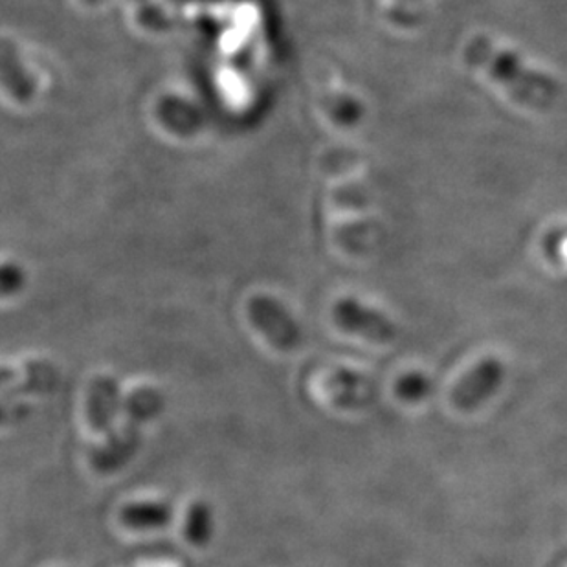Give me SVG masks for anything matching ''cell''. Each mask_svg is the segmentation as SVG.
I'll return each mask as SVG.
<instances>
[{
    "instance_id": "6",
    "label": "cell",
    "mask_w": 567,
    "mask_h": 567,
    "mask_svg": "<svg viewBox=\"0 0 567 567\" xmlns=\"http://www.w3.org/2000/svg\"><path fill=\"white\" fill-rule=\"evenodd\" d=\"M120 519L127 529L161 530L172 524L173 507L167 502H133L120 511Z\"/></svg>"
},
{
    "instance_id": "5",
    "label": "cell",
    "mask_w": 567,
    "mask_h": 567,
    "mask_svg": "<svg viewBox=\"0 0 567 567\" xmlns=\"http://www.w3.org/2000/svg\"><path fill=\"white\" fill-rule=\"evenodd\" d=\"M124 410L120 385L113 377L97 375L86 390V421L97 434H109Z\"/></svg>"
},
{
    "instance_id": "1",
    "label": "cell",
    "mask_w": 567,
    "mask_h": 567,
    "mask_svg": "<svg viewBox=\"0 0 567 567\" xmlns=\"http://www.w3.org/2000/svg\"><path fill=\"white\" fill-rule=\"evenodd\" d=\"M466 63L487 72L505 91L525 107L547 111L557 103L563 86L549 75L525 66L519 55L494 47L487 38H474L463 52Z\"/></svg>"
},
{
    "instance_id": "8",
    "label": "cell",
    "mask_w": 567,
    "mask_h": 567,
    "mask_svg": "<svg viewBox=\"0 0 567 567\" xmlns=\"http://www.w3.org/2000/svg\"><path fill=\"white\" fill-rule=\"evenodd\" d=\"M396 391L404 401H419L429 391V380L424 379L423 375H417V373H410V375L402 377L399 380Z\"/></svg>"
},
{
    "instance_id": "3",
    "label": "cell",
    "mask_w": 567,
    "mask_h": 567,
    "mask_svg": "<svg viewBox=\"0 0 567 567\" xmlns=\"http://www.w3.org/2000/svg\"><path fill=\"white\" fill-rule=\"evenodd\" d=\"M334 321L340 329L357 337L365 338L370 342L390 343L396 338V327L388 316L365 307L364 303L346 298L334 306Z\"/></svg>"
},
{
    "instance_id": "2",
    "label": "cell",
    "mask_w": 567,
    "mask_h": 567,
    "mask_svg": "<svg viewBox=\"0 0 567 567\" xmlns=\"http://www.w3.org/2000/svg\"><path fill=\"white\" fill-rule=\"evenodd\" d=\"M248 316L257 331L261 332L274 348L290 351L300 346V326L278 300L268 296H257L248 303Z\"/></svg>"
},
{
    "instance_id": "4",
    "label": "cell",
    "mask_w": 567,
    "mask_h": 567,
    "mask_svg": "<svg viewBox=\"0 0 567 567\" xmlns=\"http://www.w3.org/2000/svg\"><path fill=\"white\" fill-rule=\"evenodd\" d=\"M504 364L494 357L477 362L471 371L461 377L452 390V404L461 412L476 410L483 401L493 395L504 379Z\"/></svg>"
},
{
    "instance_id": "7",
    "label": "cell",
    "mask_w": 567,
    "mask_h": 567,
    "mask_svg": "<svg viewBox=\"0 0 567 567\" xmlns=\"http://www.w3.org/2000/svg\"><path fill=\"white\" fill-rule=\"evenodd\" d=\"M214 508L206 502L189 505L184 519V536L195 547H206L214 536Z\"/></svg>"
}]
</instances>
